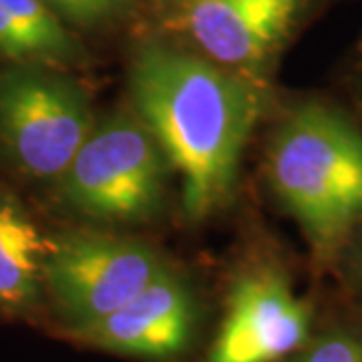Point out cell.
Instances as JSON below:
<instances>
[{
	"label": "cell",
	"instance_id": "4fadbf2b",
	"mask_svg": "<svg viewBox=\"0 0 362 362\" xmlns=\"http://www.w3.org/2000/svg\"><path fill=\"white\" fill-rule=\"evenodd\" d=\"M0 52L11 59H28V51L8 11L0 2Z\"/></svg>",
	"mask_w": 362,
	"mask_h": 362
},
{
	"label": "cell",
	"instance_id": "ba28073f",
	"mask_svg": "<svg viewBox=\"0 0 362 362\" xmlns=\"http://www.w3.org/2000/svg\"><path fill=\"white\" fill-rule=\"evenodd\" d=\"M298 0H187L183 23L221 65H254L280 42Z\"/></svg>",
	"mask_w": 362,
	"mask_h": 362
},
{
	"label": "cell",
	"instance_id": "6da1fadb",
	"mask_svg": "<svg viewBox=\"0 0 362 362\" xmlns=\"http://www.w3.org/2000/svg\"><path fill=\"white\" fill-rule=\"evenodd\" d=\"M129 90L139 121L180 173L185 214L204 220L232 195L258 93L211 61L161 45L137 52Z\"/></svg>",
	"mask_w": 362,
	"mask_h": 362
},
{
	"label": "cell",
	"instance_id": "7c38bea8",
	"mask_svg": "<svg viewBox=\"0 0 362 362\" xmlns=\"http://www.w3.org/2000/svg\"><path fill=\"white\" fill-rule=\"evenodd\" d=\"M45 2L52 4L66 18L81 25H93L105 21L129 4V0H45Z\"/></svg>",
	"mask_w": 362,
	"mask_h": 362
},
{
	"label": "cell",
	"instance_id": "9c48e42d",
	"mask_svg": "<svg viewBox=\"0 0 362 362\" xmlns=\"http://www.w3.org/2000/svg\"><path fill=\"white\" fill-rule=\"evenodd\" d=\"M45 244L35 223L11 197H0V306L25 310L39 294Z\"/></svg>",
	"mask_w": 362,
	"mask_h": 362
},
{
	"label": "cell",
	"instance_id": "8992f818",
	"mask_svg": "<svg viewBox=\"0 0 362 362\" xmlns=\"http://www.w3.org/2000/svg\"><path fill=\"white\" fill-rule=\"evenodd\" d=\"M310 310L280 274L252 272L233 286L207 362H278L308 340Z\"/></svg>",
	"mask_w": 362,
	"mask_h": 362
},
{
	"label": "cell",
	"instance_id": "52a82bcc",
	"mask_svg": "<svg viewBox=\"0 0 362 362\" xmlns=\"http://www.w3.org/2000/svg\"><path fill=\"white\" fill-rule=\"evenodd\" d=\"M194 324V298L175 274L163 268L125 306L75 334L117 354L168 361L189 346Z\"/></svg>",
	"mask_w": 362,
	"mask_h": 362
},
{
	"label": "cell",
	"instance_id": "5b68a950",
	"mask_svg": "<svg viewBox=\"0 0 362 362\" xmlns=\"http://www.w3.org/2000/svg\"><path fill=\"white\" fill-rule=\"evenodd\" d=\"M163 268L156 252L139 242L66 235L47 250L42 278L73 330H81L125 306Z\"/></svg>",
	"mask_w": 362,
	"mask_h": 362
},
{
	"label": "cell",
	"instance_id": "277c9868",
	"mask_svg": "<svg viewBox=\"0 0 362 362\" xmlns=\"http://www.w3.org/2000/svg\"><path fill=\"white\" fill-rule=\"evenodd\" d=\"M90 131L89 103L73 83L39 69L0 75V139L25 173L63 177Z\"/></svg>",
	"mask_w": 362,
	"mask_h": 362
},
{
	"label": "cell",
	"instance_id": "8fae6325",
	"mask_svg": "<svg viewBox=\"0 0 362 362\" xmlns=\"http://www.w3.org/2000/svg\"><path fill=\"white\" fill-rule=\"evenodd\" d=\"M292 362H362V340L350 332H330Z\"/></svg>",
	"mask_w": 362,
	"mask_h": 362
},
{
	"label": "cell",
	"instance_id": "3957f363",
	"mask_svg": "<svg viewBox=\"0 0 362 362\" xmlns=\"http://www.w3.org/2000/svg\"><path fill=\"white\" fill-rule=\"evenodd\" d=\"M165 156L153 135L127 115L93 127L61 177V194L81 214L107 221H137L161 204Z\"/></svg>",
	"mask_w": 362,
	"mask_h": 362
},
{
	"label": "cell",
	"instance_id": "30bf717a",
	"mask_svg": "<svg viewBox=\"0 0 362 362\" xmlns=\"http://www.w3.org/2000/svg\"><path fill=\"white\" fill-rule=\"evenodd\" d=\"M8 11L21 37L25 40L28 57L63 59L73 52V42L59 18L45 4V0H0Z\"/></svg>",
	"mask_w": 362,
	"mask_h": 362
},
{
	"label": "cell",
	"instance_id": "7a4b0ae2",
	"mask_svg": "<svg viewBox=\"0 0 362 362\" xmlns=\"http://www.w3.org/2000/svg\"><path fill=\"white\" fill-rule=\"evenodd\" d=\"M268 173L316 247L332 250L362 221V133L337 111L310 103L288 117Z\"/></svg>",
	"mask_w": 362,
	"mask_h": 362
}]
</instances>
